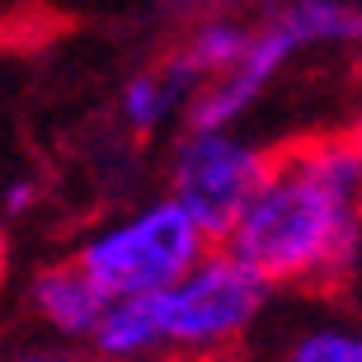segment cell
<instances>
[{
  "mask_svg": "<svg viewBox=\"0 0 362 362\" xmlns=\"http://www.w3.org/2000/svg\"><path fill=\"white\" fill-rule=\"evenodd\" d=\"M221 250L278 296H344L362 278L358 146L339 127L273 146L269 170Z\"/></svg>",
  "mask_w": 362,
  "mask_h": 362,
  "instance_id": "1",
  "label": "cell"
},
{
  "mask_svg": "<svg viewBox=\"0 0 362 362\" xmlns=\"http://www.w3.org/2000/svg\"><path fill=\"white\" fill-rule=\"evenodd\" d=\"M306 52H362V5L353 0H273L250 24L240 62L188 99L184 127H240L245 113Z\"/></svg>",
  "mask_w": 362,
  "mask_h": 362,
  "instance_id": "2",
  "label": "cell"
},
{
  "mask_svg": "<svg viewBox=\"0 0 362 362\" xmlns=\"http://www.w3.org/2000/svg\"><path fill=\"white\" fill-rule=\"evenodd\" d=\"M278 292L240 259L212 245L207 255L151 296L165 362H235L269 325Z\"/></svg>",
  "mask_w": 362,
  "mask_h": 362,
  "instance_id": "3",
  "label": "cell"
},
{
  "mask_svg": "<svg viewBox=\"0 0 362 362\" xmlns=\"http://www.w3.org/2000/svg\"><path fill=\"white\" fill-rule=\"evenodd\" d=\"M207 250L212 240L193 226V216L175 207L165 193H156L85 226L71 250V264L104 292V301H122V296L165 292Z\"/></svg>",
  "mask_w": 362,
  "mask_h": 362,
  "instance_id": "4",
  "label": "cell"
},
{
  "mask_svg": "<svg viewBox=\"0 0 362 362\" xmlns=\"http://www.w3.org/2000/svg\"><path fill=\"white\" fill-rule=\"evenodd\" d=\"M269 151L240 127H179L165 151V198L193 216L212 245L226 240L235 216L255 198Z\"/></svg>",
  "mask_w": 362,
  "mask_h": 362,
  "instance_id": "5",
  "label": "cell"
},
{
  "mask_svg": "<svg viewBox=\"0 0 362 362\" xmlns=\"http://www.w3.org/2000/svg\"><path fill=\"white\" fill-rule=\"evenodd\" d=\"M245 362H362V306L344 296H292L245 349Z\"/></svg>",
  "mask_w": 362,
  "mask_h": 362,
  "instance_id": "6",
  "label": "cell"
},
{
  "mask_svg": "<svg viewBox=\"0 0 362 362\" xmlns=\"http://www.w3.org/2000/svg\"><path fill=\"white\" fill-rule=\"evenodd\" d=\"M19 306H24L38 339H52V344H66V349L85 353L94 325L104 315V292L66 255V259H52V264L28 273L24 292H19Z\"/></svg>",
  "mask_w": 362,
  "mask_h": 362,
  "instance_id": "7",
  "label": "cell"
},
{
  "mask_svg": "<svg viewBox=\"0 0 362 362\" xmlns=\"http://www.w3.org/2000/svg\"><path fill=\"white\" fill-rule=\"evenodd\" d=\"M245 42H250V19L226 14V10H212V14H198V19L179 33L175 47L160 57V66L170 71V76L188 90V99H193L202 85L221 81V76L240 62Z\"/></svg>",
  "mask_w": 362,
  "mask_h": 362,
  "instance_id": "8",
  "label": "cell"
},
{
  "mask_svg": "<svg viewBox=\"0 0 362 362\" xmlns=\"http://www.w3.org/2000/svg\"><path fill=\"white\" fill-rule=\"evenodd\" d=\"M184 108H188V90L160 62L132 71L118 90V118L132 136H160L170 122L184 127Z\"/></svg>",
  "mask_w": 362,
  "mask_h": 362,
  "instance_id": "9",
  "label": "cell"
},
{
  "mask_svg": "<svg viewBox=\"0 0 362 362\" xmlns=\"http://www.w3.org/2000/svg\"><path fill=\"white\" fill-rule=\"evenodd\" d=\"M0 362H85L81 349H66V344H52V339L24 334L0 344Z\"/></svg>",
  "mask_w": 362,
  "mask_h": 362,
  "instance_id": "10",
  "label": "cell"
},
{
  "mask_svg": "<svg viewBox=\"0 0 362 362\" xmlns=\"http://www.w3.org/2000/svg\"><path fill=\"white\" fill-rule=\"evenodd\" d=\"M33 202H38V184L33 179H10L0 188V216H24V212H33Z\"/></svg>",
  "mask_w": 362,
  "mask_h": 362,
  "instance_id": "11",
  "label": "cell"
},
{
  "mask_svg": "<svg viewBox=\"0 0 362 362\" xmlns=\"http://www.w3.org/2000/svg\"><path fill=\"white\" fill-rule=\"evenodd\" d=\"M339 132L349 136L353 146H358V156H362V99H358V104H353V113H349V122H344V127H339Z\"/></svg>",
  "mask_w": 362,
  "mask_h": 362,
  "instance_id": "12",
  "label": "cell"
},
{
  "mask_svg": "<svg viewBox=\"0 0 362 362\" xmlns=\"http://www.w3.org/2000/svg\"><path fill=\"white\" fill-rule=\"evenodd\" d=\"M5 259H10V235H5V216H0V278H5Z\"/></svg>",
  "mask_w": 362,
  "mask_h": 362,
  "instance_id": "13",
  "label": "cell"
},
{
  "mask_svg": "<svg viewBox=\"0 0 362 362\" xmlns=\"http://www.w3.org/2000/svg\"><path fill=\"white\" fill-rule=\"evenodd\" d=\"M85 362H90V358H85Z\"/></svg>",
  "mask_w": 362,
  "mask_h": 362,
  "instance_id": "14",
  "label": "cell"
}]
</instances>
